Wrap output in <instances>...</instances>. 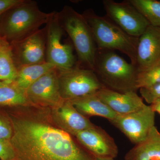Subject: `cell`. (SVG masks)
I'll return each mask as SVG.
<instances>
[{
    "label": "cell",
    "mask_w": 160,
    "mask_h": 160,
    "mask_svg": "<svg viewBox=\"0 0 160 160\" xmlns=\"http://www.w3.org/2000/svg\"><path fill=\"white\" fill-rule=\"evenodd\" d=\"M7 113L13 129L10 142L15 160H96L62 129L12 112Z\"/></svg>",
    "instance_id": "1"
},
{
    "label": "cell",
    "mask_w": 160,
    "mask_h": 160,
    "mask_svg": "<svg viewBox=\"0 0 160 160\" xmlns=\"http://www.w3.org/2000/svg\"><path fill=\"white\" fill-rule=\"evenodd\" d=\"M54 12L46 13L40 10L36 2L23 0L0 18V37L9 44L19 42L47 24Z\"/></svg>",
    "instance_id": "2"
},
{
    "label": "cell",
    "mask_w": 160,
    "mask_h": 160,
    "mask_svg": "<svg viewBox=\"0 0 160 160\" xmlns=\"http://www.w3.org/2000/svg\"><path fill=\"white\" fill-rule=\"evenodd\" d=\"M93 71L107 89L122 93L138 89L137 68L114 50L97 48Z\"/></svg>",
    "instance_id": "3"
},
{
    "label": "cell",
    "mask_w": 160,
    "mask_h": 160,
    "mask_svg": "<svg viewBox=\"0 0 160 160\" xmlns=\"http://www.w3.org/2000/svg\"><path fill=\"white\" fill-rule=\"evenodd\" d=\"M82 15L90 27L98 49L119 51L136 66L138 38L128 34L106 16L98 15L92 9H86Z\"/></svg>",
    "instance_id": "4"
},
{
    "label": "cell",
    "mask_w": 160,
    "mask_h": 160,
    "mask_svg": "<svg viewBox=\"0 0 160 160\" xmlns=\"http://www.w3.org/2000/svg\"><path fill=\"white\" fill-rule=\"evenodd\" d=\"M58 14L60 25L71 39L80 62L93 70L97 47L86 19L68 6Z\"/></svg>",
    "instance_id": "5"
},
{
    "label": "cell",
    "mask_w": 160,
    "mask_h": 160,
    "mask_svg": "<svg viewBox=\"0 0 160 160\" xmlns=\"http://www.w3.org/2000/svg\"><path fill=\"white\" fill-rule=\"evenodd\" d=\"M58 72L60 93L64 100L76 99L105 88L92 69L74 66L66 70L58 69Z\"/></svg>",
    "instance_id": "6"
},
{
    "label": "cell",
    "mask_w": 160,
    "mask_h": 160,
    "mask_svg": "<svg viewBox=\"0 0 160 160\" xmlns=\"http://www.w3.org/2000/svg\"><path fill=\"white\" fill-rule=\"evenodd\" d=\"M46 61L58 70H66L75 66V58L72 45L63 43L64 30L59 22L58 12H55L46 24Z\"/></svg>",
    "instance_id": "7"
},
{
    "label": "cell",
    "mask_w": 160,
    "mask_h": 160,
    "mask_svg": "<svg viewBox=\"0 0 160 160\" xmlns=\"http://www.w3.org/2000/svg\"><path fill=\"white\" fill-rule=\"evenodd\" d=\"M106 16L125 32L134 37H140L150 24L129 0L118 2L103 0Z\"/></svg>",
    "instance_id": "8"
},
{
    "label": "cell",
    "mask_w": 160,
    "mask_h": 160,
    "mask_svg": "<svg viewBox=\"0 0 160 160\" xmlns=\"http://www.w3.org/2000/svg\"><path fill=\"white\" fill-rule=\"evenodd\" d=\"M155 112L151 106H145L128 114H118L110 122L137 145L148 137L155 124Z\"/></svg>",
    "instance_id": "9"
},
{
    "label": "cell",
    "mask_w": 160,
    "mask_h": 160,
    "mask_svg": "<svg viewBox=\"0 0 160 160\" xmlns=\"http://www.w3.org/2000/svg\"><path fill=\"white\" fill-rule=\"evenodd\" d=\"M12 45L14 51H12L18 69L22 66L46 62V27Z\"/></svg>",
    "instance_id": "10"
},
{
    "label": "cell",
    "mask_w": 160,
    "mask_h": 160,
    "mask_svg": "<svg viewBox=\"0 0 160 160\" xmlns=\"http://www.w3.org/2000/svg\"><path fill=\"white\" fill-rule=\"evenodd\" d=\"M29 102L53 108L64 100L60 93L58 69L49 72L32 83L26 90Z\"/></svg>",
    "instance_id": "11"
},
{
    "label": "cell",
    "mask_w": 160,
    "mask_h": 160,
    "mask_svg": "<svg viewBox=\"0 0 160 160\" xmlns=\"http://www.w3.org/2000/svg\"><path fill=\"white\" fill-rule=\"evenodd\" d=\"M75 137L96 158L114 159L118 156V149L114 140L99 126L80 132Z\"/></svg>",
    "instance_id": "12"
},
{
    "label": "cell",
    "mask_w": 160,
    "mask_h": 160,
    "mask_svg": "<svg viewBox=\"0 0 160 160\" xmlns=\"http://www.w3.org/2000/svg\"><path fill=\"white\" fill-rule=\"evenodd\" d=\"M160 65V27L150 25L138 38L136 67L139 72Z\"/></svg>",
    "instance_id": "13"
},
{
    "label": "cell",
    "mask_w": 160,
    "mask_h": 160,
    "mask_svg": "<svg viewBox=\"0 0 160 160\" xmlns=\"http://www.w3.org/2000/svg\"><path fill=\"white\" fill-rule=\"evenodd\" d=\"M52 118L58 128L72 136L95 125L78 111L69 100H64L52 108Z\"/></svg>",
    "instance_id": "14"
},
{
    "label": "cell",
    "mask_w": 160,
    "mask_h": 160,
    "mask_svg": "<svg viewBox=\"0 0 160 160\" xmlns=\"http://www.w3.org/2000/svg\"><path fill=\"white\" fill-rule=\"evenodd\" d=\"M96 94L100 99L118 115L128 114L141 109L146 104L137 92L122 93L106 88Z\"/></svg>",
    "instance_id": "15"
},
{
    "label": "cell",
    "mask_w": 160,
    "mask_h": 160,
    "mask_svg": "<svg viewBox=\"0 0 160 160\" xmlns=\"http://www.w3.org/2000/svg\"><path fill=\"white\" fill-rule=\"evenodd\" d=\"M125 160H160V132L155 126L145 141L127 152Z\"/></svg>",
    "instance_id": "16"
},
{
    "label": "cell",
    "mask_w": 160,
    "mask_h": 160,
    "mask_svg": "<svg viewBox=\"0 0 160 160\" xmlns=\"http://www.w3.org/2000/svg\"><path fill=\"white\" fill-rule=\"evenodd\" d=\"M70 101L76 109L87 118L92 116L101 117L110 122L114 119L118 115L102 102L96 93Z\"/></svg>",
    "instance_id": "17"
},
{
    "label": "cell",
    "mask_w": 160,
    "mask_h": 160,
    "mask_svg": "<svg viewBox=\"0 0 160 160\" xmlns=\"http://www.w3.org/2000/svg\"><path fill=\"white\" fill-rule=\"evenodd\" d=\"M56 69L50 63L45 62L22 66L18 68L17 77L14 82L20 89L26 92L29 86L44 74Z\"/></svg>",
    "instance_id": "18"
},
{
    "label": "cell",
    "mask_w": 160,
    "mask_h": 160,
    "mask_svg": "<svg viewBox=\"0 0 160 160\" xmlns=\"http://www.w3.org/2000/svg\"><path fill=\"white\" fill-rule=\"evenodd\" d=\"M29 102L26 92L18 88L14 81H0V106H22Z\"/></svg>",
    "instance_id": "19"
},
{
    "label": "cell",
    "mask_w": 160,
    "mask_h": 160,
    "mask_svg": "<svg viewBox=\"0 0 160 160\" xmlns=\"http://www.w3.org/2000/svg\"><path fill=\"white\" fill-rule=\"evenodd\" d=\"M149 22L150 26L160 27V1L156 0H129Z\"/></svg>",
    "instance_id": "20"
},
{
    "label": "cell",
    "mask_w": 160,
    "mask_h": 160,
    "mask_svg": "<svg viewBox=\"0 0 160 160\" xmlns=\"http://www.w3.org/2000/svg\"><path fill=\"white\" fill-rule=\"evenodd\" d=\"M18 73V68L10 46L0 53V81H14Z\"/></svg>",
    "instance_id": "21"
},
{
    "label": "cell",
    "mask_w": 160,
    "mask_h": 160,
    "mask_svg": "<svg viewBox=\"0 0 160 160\" xmlns=\"http://www.w3.org/2000/svg\"><path fill=\"white\" fill-rule=\"evenodd\" d=\"M160 83V65L146 71L139 72L137 86L138 89Z\"/></svg>",
    "instance_id": "22"
},
{
    "label": "cell",
    "mask_w": 160,
    "mask_h": 160,
    "mask_svg": "<svg viewBox=\"0 0 160 160\" xmlns=\"http://www.w3.org/2000/svg\"><path fill=\"white\" fill-rule=\"evenodd\" d=\"M12 134V125L8 113L0 112V139L10 142Z\"/></svg>",
    "instance_id": "23"
},
{
    "label": "cell",
    "mask_w": 160,
    "mask_h": 160,
    "mask_svg": "<svg viewBox=\"0 0 160 160\" xmlns=\"http://www.w3.org/2000/svg\"><path fill=\"white\" fill-rule=\"evenodd\" d=\"M142 99L148 104H153L160 99V83L140 89Z\"/></svg>",
    "instance_id": "24"
},
{
    "label": "cell",
    "mask_w": 160,
    "mask_h": 160,
    "mask_svg": "<svg viewBox=\"0 0 160 160\" xmlns=\"http://www.w3.org/2000/svg\"><path fill=\"white\" fill-rule=\"evenodd\" d=\"M14 149L10 142L0 139V160H15Z\"/></svg>",
    "instance_id": "25"
},
{
    "label": "cell",
    "mask_w": 160,
    "mask_h": 160,
    "mask_svg": "<svg viewBox=\"0 0 160 160\" xmlns=\"http://www.w3.org/2000/svg\"><path fill=\"white\" fill-rule=\"evenodd\" d=\"M23 0H0V18L3 13L13 6L22 2Z\"/></svg>",
    "instance_id": "26"
},
{
    "label": "cell",
    "mask_w": 160,
    "mask_h": 160,
    "mask_svg": "<svg viewBox=\"0 0 160 160\" xmlns=\"http://www.w3.org/2000/svg\"><path fill=\"white\" fill-rule=\"evenodd\" d=\"M152 109L155 112L160 114V101H158L150 105Z\"/></svg>",
    "instance_id": "27"
},
{
    "label": "cell",
    "mask_w": 160,
    "mask_h": 160,
    "mask_svg": "<svg viewBox=\"0 0 160 160\" xmlns=\"http://www.w3.org/2000/svg\"><path fill=\"white\" fill-rule=\"evenodd\" d=\"M10 45L8 43H5V44H0V53L6 49L8 46H10Z\"/></svg>",
    "instance_id": "28"
},
{
    "label": "cell",
    "mask_w": 160,
    "mask_h": 160,
    "mask_svg": "<svg viewBox=\"0 0 160 160\" xmlns=\"http://www.w3.org/2000/svg\"><path fill=\"white\" fill-rule=\"evenodd\" d=\"M6 43L8 42H6L5 40L3 39L2 38H1V37H0V44H5V43Z\"/></svg>",
    "instance_id": "29"
},
{
    "label": "cell",
    "mask_w": 160,
    "mask_h": 160,
    "mask_svg": "<svg viewBox=\"0 0 160 160\" xmlns=\"http://www.w3.org/2000/svg\"><path fill=\"white\" fill-rule=\"evenodd\" d=\"M96 160H114V159L111 158H96Z\"/></svg>",
    "instance_id": "30"
},
{
    "label": "cell",
    "mask_w": 160,
    "mask_h": 160,
    "mask_svg": "<svg viewBox=\"0 0 160 160\" xmlns=\"http://www.w3.org/2000/svg\"><path fill=\"white\" fill-rule=\"evenodd\" d=\"M158 101H160V99ZM157 102H158V101H157Z\"/></svg>",
    "instance_id": "31"
}]
</instances>
